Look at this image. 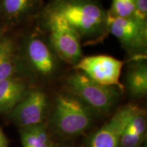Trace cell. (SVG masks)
Listing matches in <instances>:
<instances>
[{
    "label": "cell",
    "mask_w": 147,
    "mask_h": 147,
    "mask_svg": "<svg viewBox=\"0 0 147 147\" xmlns=\"http://www.w3.org/2000/svg\"><path fill=\"white\" fill-rule=\"evenodd\" d=\"M19 133L23 147H53L47 123L20 127Z\"/></svg>",
    "instance_id": "cell-14"
},
{
    "label": "cell",
    "mask_w": 147,
    "mask_h": 147,
    "mask_svg": "<svg viewBox=\"0 0 147 147\" xmlns=\"http://www.w3.org/2000/svg\"><path fill=\"white\" fill-rule=\"evenodd\" d=\"M127 63L125 87L132 98H144L147 94L146 59L129 60Z\"/></svg>",
    "instance_id": "cell-12"
},
{
    "label": "cell",
    "mask_w": 147,
    "mask_h": 147,
    "mask_svg": "<svg viewBox=\"0 0 147 147\" xmlns=\"http://www.w3.org/2000/svg\"><path fill=\"white\" fill-rule=\"evenodd\" d=\"M47 8L59 14L83 45H95L109 35L108 10L98 0H49Z\"/></svg>",
    "instance_id": "cell-2"
},
{
    "label": "cell",
    "mask_w": 147,
    "mask_h": 147,
    "mask_svg": "<svg viewBox=\"0 0 147 147\" xmlns=\"http://www.w3.org/2000/svg\"><path fill=\"white\" fill-rule=\"evenodd\" d=\"M37 23L63 62L73 67L83 57L80 38L64 18L44 6Z\"/></svg>",
    "instance_id": "cell-4"
},
{
    "label": "cell",
    "mask_w": 147,
    "mask_h": 147,
    "mask_svg": "<svg viewBox=\"0 0 147 147\" xmlns=\"http://www.w3.org/2000/svg\"><path fill=\"white\" fill-rule=\"evenodd\" d=\"M44 0H0V31L3 34L36 23L41 14Z\"/></svg>",
    "instance_id": "cell-8"
},
{
    "label": "cell",
    "mask_w": 147,
    "mask_h": 147,
    "mask_svg": "<svg viewBox=\"0 0 147 147\" xmlns=\"http://www.w3.org/2000/svg\"><path fill=\"white\" fill-rule=\"evenodd\" d=\"M131 18L142 26L147 27V0H136L135 9Z\"/></svg>",
    "instance_id": "cell-17"
},
{
    "label": "cell",
    "mask_w": 147,
    "mask_h": 147,
    "mask_svg": "<svg viewBox=\"0 0 147 147\" xmlns=\"http://www.w3.org/2000/svg\"><path fill=\"white\" fill-rule=\"evenodd\" d=\"M144 138L130 129L127 125L121 138V147H139Z\"/></svg>",
    "instance_id": "cell-16"
},
{
    "label": "cell",
    "mask_w": 147,
    "mask_h": 147,
    "mask_svg": "<svg viewBox=\"0 0 147 147\" xmlns=\"http://www.w3.org/2000/svg\"><path fill=\"white\" fill-rule=\"evenodd\" d=\"M16 43V76L35 87L61 76L65 64L53 50L37 21Z\"/></svg>",
    "instance_id": "cell-1"
},
{
    "label": "cell",
    "mask_w": 147,
    "mask_h": 147,
    "mask_svg": "<svg viewBox=\"0 0 147 147\" xmlns=\"http://www.w3.org/2000/svg\"><path fill=\"white\" fill-rule=\"evenodd\" d=\"M32 87L16 75L0 82V115H8Z\"/></svg>",
    "instance_id": "cell-11"
},
{
    "label": "cell",
    "mask_w": 147,
    "mask_h": 147,
    "mask_svg": "<svg viewBox=\"0 0 147 147\" xmlns=\"http://www.w3.org/2000/svg\"><path fill=\"white\" fill-rule=\"evenodd\" d=\"M63 91L80 99L97 116L110 113L123 91L117 87L97 83L75 69L65 77Z\"/></svg>",
    "instance_id": "cell-5"
},
{
    "label": "cell",
    "mask_w": 147,
    "mask_h": 147,
    "mask_svg": "<svg viewBox=\"0 0 147 147\" xmlns=\"http://www.w3.org/2000/svg\"><path fill=\"white\" fill-rule=\"evenodd\" d=\"M8 140L2 129L0 127V147H8Z\"/></svg>",
    "instance_id": "cell-18"
},
{
    "label": "cell",
    "mask_w": 147,
    "mask_h": 147,
    "mask_svg": "<svg viewBox=\"0 0 147 147\" xmlns=\"http://www.w3.org/2000/svg\"><path fill=\"white\" fill-rule=\"evenodd\" d=\"M136 0H112L111 8L108 10L112 16L131 18L135 9Z\"/></svg>",
    "instance_id": "cell-15"
},
{
    "label": "cell",
    "mask_w": 147,
    "mask_h": 147,
    "mask_svg": "<svg viewBox=\"0 0 147 147\" xmlns=\"http://www.w3.org/2000/svg\"><path fill=\"white\" fill-rule=\"evenodd\" d=\"M2 34H3L2 32H1V31H0V37H1V35H2Z\"/></svg>",
    "instance_id": "cell-19"
},
{
    "label": "cell",
    "mask_w": 147,
    "mask_h": 147,
    "mask_svg": "<svg viewBox=\"0 0 147 147\" xmlns=\"http://www.w3.org/2000/svg\"><path fill=\"white\" fill-rule=\"evenodd\" d=\"M140 108L133 104L119 108L104 125L92 134L87 147H121L125 129Z\"/></svg>",
    "instance_id": "cell-10"
},
{
    "label": "cell",
    "mask_w": 147,
    "mask_h": 147,
    "mask_svg": "<svg viewBox=\"0 0 147 147\" xmlns=\"http://www.w3.org/2000/svg\"><path fill=\"white\" fill-rule=\"evenodd\" d=\"M123 65V61L108 55H100L83 57L71 67L75 70L82 71L97 83L117 87L123 91L124 86L120 82Z\"/></svg>",
    "instance_id": "cell-9"
},
{
    "label": "cell",
    "mask_w": 147,
    "mask_h": 147,
    "mask_svg": "<svg viewBox=\"0 0 147 147\" xmlns=\"http://www.w3.org/2000/svg\"><path fill=\"white\" fill-rule=\"evenodd\" d=\"M97 115L80 99L65 91L55 96L47 124L61 137L74 138L87 131Z\"/></svg>",
    "instance_id": "cell-3"
},
{
    "label": "cell",
    "mask_w": 147,
    "mask_h": 147,
    "mask_svg": "<svg viewBox=\"0 0 147 147\" xmlns=\"http://www.w3.org/2000/svg\"><path fill=\"white\" fill-rule=\"evenodd\" d=\"M108 28L109 34L119 40L128 55L129 60L146 59L147 27L131 18L117 17L109 13Z\"/></svg>",
    "instance_id": "cell-7"
},
{
    "label": "cell",
    "mask_w": 147,
    "mask_h": 147,
    "mask_svg": "<svg viewBox=\"0 0 147 147\" xmlns=\"http://www.w3.org/2000/svg\"><path fill=\"white\" fill-rule=\"evenodd\" d=\"M16 75V43L8 34L0 37V82Z\"/></svg>",
    "instance_id": "cell-13"
},
{
    "label": "cell",
    "mask_w": 147,
    "mask_h": 147,
    "mask_svg": "<svg viewBox=\"0 0 147 147\" xmlns=\"http://www.w3.org/2000/svg\"><path fill=\"white\" fill-rule=\"evenodd\" d=\"M51 104L47 92L41 87L34 86L8 114V117L19 128L45 123Z\"/></svg>",
    "instance_id": "cell-6"
}]
</instances>
